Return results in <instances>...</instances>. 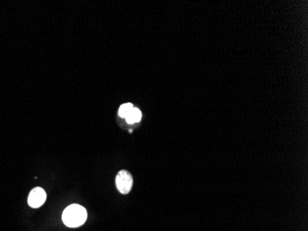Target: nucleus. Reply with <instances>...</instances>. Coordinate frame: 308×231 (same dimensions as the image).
Here are the masks:
<instances>
[{"label":"nucleus","instance_id":"nucleus-2","mask_svg":"<svg viewBox=\"0 0 308 231\" xmlns=\"http://www.w3.org/2000/svg\"><path fill=\"white\" fill-rule=\"evenodd\" d=\"M115 184L122 194H128L133 186V178L127 170H121L116 175Z\"/></svg>","mask_w":308,"mask_h":231},{"label":"nucleus","instance_id":"nucleus-4","mask_svg":"<svg viewBox=\"0 0 308 231\" xmlns=\"http://www.w3.org/2000/svg\"><path fill=\"white\" fill-rule=\"evenodd\" d=\"M142 117V113L141 111L137 108H134L129 115L126 117V121L129 124H134L139 122L140 119Z\"/></svg>","mask_w":308,"mask_h":231},{"label":"nucleus","instance_id":"nucleus-1","mask_svg":"<svg viewBox=\"0 0 308 231\" xmlns=\"http://www.w3.org/2000/svg\"><path fill=\"white\" fill-rule=\"evenodd\" d=\"M87 216V211L84 207L80 205H71L64 210L62 220L66 227L78 228L85 223Z\"/></svg>","mask_w":308,"mask_h":231},{"label":"nucleus","instance_id":"nucleus-5","mask_svg":"<svg viewBox=\"0 0 308 231\" xmlns=\"http://www.w3.org/2000/svg\"><path fill=\"white\" fill-rule=\"evenodd\" d=\"M134 108V106L130 103H127V104H124L122 105L119 110H118V115L119 116H121L123 118H126L127 116L130 114L131 112V110Z\"/></svg>","mask_w":308,"mask_h":231},{"label":"nucleus","instance_id":"nucleus-3","mask_svg":"<svg viewBox=\"0 0 308 231\" xmlns=\"http://www.w3.org/2000/svg\"><path fill=\"white\" fill-rule=\"evenodd\" d=\"M46 200V192L40 187L34 188L29 194L28 204L33 208H38L42 207Z\"/></svg>","mask_w":308,"mask_h":231}]
</instances>
